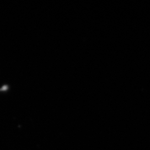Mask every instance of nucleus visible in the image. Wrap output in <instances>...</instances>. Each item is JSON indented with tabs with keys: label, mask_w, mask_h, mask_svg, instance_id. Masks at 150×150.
Wrapping results in <instances>:
<instances>
[{
	"label": "nucleus",
	"mask_w": 150,
	"mask_h": 150,
	"mask_svg": "<svg viewBox=\"0 0 150 150\" xmlns=\"http://www.w3.org/2000/svg\"><path fill=\"white\" fill-rule=\"evenodd\" d=\"M6 88H7L6 86H3L1 90H6Z\"/></svg>",
	"instance_id": "nucleus-1"
}]
</instances>
